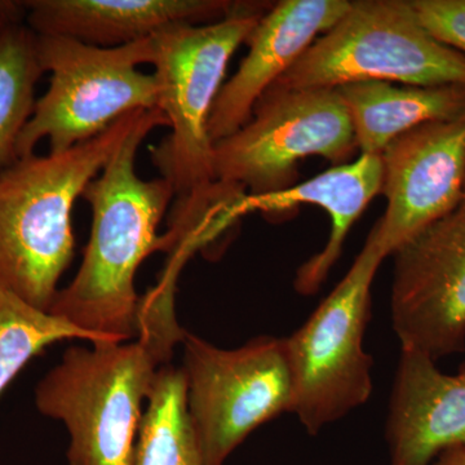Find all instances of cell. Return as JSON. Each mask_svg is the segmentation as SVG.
Listing matches in <instances>:
<instances>
[{"mask_svg":"<svg viewBox=\"0 0 465 465\" xmlns=\"http://www.w3.org/2000/svg\"><path fill=\"white\" fill-rule=\"evenodd\" d=\"M146 110L64 153L29 155L0 171V289L50 312L74 258L72 213Z\"/></svg>","mask_w":465,"mask_h":465,"instance_id":"cell-4","label":"cell"},{"mask_svg":"<svg viewBox=\"0 0 465 465\" xmlns=\"http://www.w3.org/2000/svg\"><path fill=\"white\" fill-rule=\"evenodd\" d=\"M353 125L361 154H381L401 134L465 110V85L356 82L335 88Z\"/></svg>","mask_w":465,"mask_h":465,"instance_id":"cell-16","label":"cell"},{"mask_svg":"<svg viewBox=\"0 0 465 465\" xmlns=\"http://www.w3.org/2000/svg\"><path fill=\"white\" fill-rule=\"evenodd\" d=\"M186 332L177 322L174 298L149 290L142 296L136 338L67 349L43 376L36 409L65 424L69 465H134L143 401Z\"/></svg>","mask_w":465,"mask_h":465,"instance_id":"cell-3","label":"cell"},{"mask_svg":"<svg viewBox=\"0 0 465 465\" xmlns=\"http://www.w3.org/2000/svg\"><path fill=\"white\" fill-rule=\"evenodd\" d=\"M70 339L92 344L110 341L0 289V394L48 345Z\"/></svg>","mask_w":465,"mask_h":465,"instance_id":"cell-19","label":"cell"},{"mask_svg":"<svg viewBox=\"0 0 465 465\" xmlns=\"http://www.w3.org/2000/svg\"><path fill=\"white\" fill-rule=\"evenodd\" d=\"M36 34L25 20L0 30V171L17 161V143L35 106V87L45 75Z\"/></svg>","mask_w":465,"mask_h":465,"instance_id":"cell-18","label":"cell"},{"mask_svg":"<svg viewBox=\"0 0 465 465\" xmlns=\"http://www.w3.org/2000/svg\"><path fill=\"white\" fill-rule=\"evenodd\" d=\"M390 465H430L465 445V362L443 374L423 353L401 351L387 419Z\"/></svg>","mask_w":465,"mask_h":465,"instance_id":"cell-14","label":"cell"},{"mask_svg":"<svg viewBox=\"0 0 465 465\" xmlns=\"http://www.w3.org/2000/svg\"><path fill=\"white\" fill-rule=\"evenodd\" d=\"M250 2L226 0H26V25L36 35L65 36L113 48L148 39L176 25H204Z\"/></svg>","mask_w":465,"mask_h":465,"instance_id":"cell-13","label":"cell"},{"mask_svg":"<svg viewBox=\"0 0 465 465\" xmlns=\"http://www.w3.org/2000/svg\"><path fill=\"white\" fill-rule=\"evenodd\" d=\"M412 9L437 41L465 57V0H410Z\"/></svg>","mask_w":465,"mask_h":465,"instance_id":"cell-20","label":"cell"},{"mask_svg":"<svg viewBox=\"0 0 465 465\" xmlns=\"http://www.w3.org/2000/svg\"><path fill=\"white\" fill-rule=\"evenodd\" d=\"M134 465H204L182 367L168 363L158 371L140 425Z\"/></svg>","mask_w":465,"mask_h":465,"instance_id":"cell-17","label":"cell"},{"mask_svg":"<svg viewBox=\"0 0 465 465\" xmlns=\"http://www.w3.org/2000/svg\"><path fill=\"white\" fill-rule=\"evenodd\" d=\"M25 20V8L23 2L0 0V30L12 21Z\"/></svg>","mask_w":465,"mask_h":465,"instance_id":"cell-21","label":"cell"},{"mask_svg":"<svg viewBox=\"0 0 465 465\" xmlns=\"http://www.w3.org/2000/svg\"><path fill=\"white\" fill-rule=\"evenodd\" d=\"M387 253L374 225L341 282L289 338H284L293 387L292 414L309 434L365 405L374 361L365 349L372 282Z\"/></svg>","mask_w":465,"mask_h":465,"instance_id":"cell-7","label":"cell"},{"mask_svg":"<svg viewBox=\"0 0 465 465\" xmlns=\"http://www.w3.org/2000/svg\"><path fill=\"white\" fill-rule=\"evenodd\" d=\"M357 149L335 88L268 90L246 124L213 143V168L219 183L271 194L295 185L302 159L316 155L341 166Z\"/></svg>","mask_w":465,"mask_h":465,"instance_id":"cell-8","label":"cell"},{"mask_svg":"<svg viewBox=\"0 0 465 465\" xmlns=\"http://www.w3.org/2000/svg\"><path fill=\"white\" fill-rule=\"evenodd\" d=\"M381 159V194L388 203L375 226L382 250L391 256L463 203L465 110L401 134L382 150Z\"/></svg>","mask_w":465,"mask_h":465,"instance_id":"cell-11","label":"cell"},{"mask_svg":"<svg viewBox=\"0 0 465 465\" xmlns=\"http://www.w3.org/2000/svg\"><path fill=\"white\" fill-rule=\"evenodd\" d=\"M381 154H361L356 161L333 166L313 179L296 183L271 194H246L238 202L241 219L251 213H281L300 204L322 208L331 219L329 241L321 252L312 256L296 272L295 289L302 295H314L341 258L351 226L376 195L381 194Z\"/></svg>","mask_w":465,"mask_h":465,"instance_id":"cell-15","label":"cell"},{"mask_svg":"<svg viewBox=\"0 0 465 465\" xmlns=\"http://www.w3.org/2000/svg\"><path fill=\"white\" fill-rule=\"evenodd\" d=\"M39 63L50 73V85L36 99L17 143L18 158L34 154L47 140L51 154L88 142L136 110L158 109L154 74L137 69L152 64V36L143 41L101 48L65 38L36 35Z\"/></svg>","mask_w":465,"mask_h":465,"instance_id":"cell-6","label":"cell"},{"mask_svg":"<svg viewBox=\"0 0 465 465\" xmlns=\"http://www.w3.org/2000/svg\"><path fill=\"white\" fill-rule=\"evenodd\" d=\"M391 324L401 351H465V202L391 252Z\"/></svg>","mask_w":465,"mask_h":465,"instance_id":"cell-10","label":"cell"},{"mask_svg":"<svg viewBox=\"0 0 465 465\" xmlns=\"http://www.w3.org/2000/svg\"><path fill=\"white\" fill-rule=\"evenodd\" d=\"M369 81L465 85V57L421 25L411 2L357 0L268 90H332Z\"/></svg>","mask_w":465,"mask_h":465,"instance_id":"cell-5","label":"cell"},{"mask_svg":"<svg viewBox=\"0 0 465 465\" xmlns=\"http://www.w3.org/2000/svg\"><path fill=\"white\" fill-rule=\"evenodd\" d=\"M430 465H465V445L445 450Z\"/></svg>","mask_w":465,"mask_h":465,"instance_id":"cell-22","label":"cell"},{"mask_svg":"<svg viewBox=\"0 0 465 465\" xmlns=\"http://www.w3.org/2000/svg\"><path fill=\"white\" fill-rule=\"evenodd\" d=\"M349 0H283L260 18L246 45L250 51L217 94L208 134L215 143L250 121L253 106L351 7Z\"/></svg>","mask_w":465,"mask_h":465,"instance_id":"cell-12","label":"cell"},{"mask_svg":"<svg viewBox=\"0 0 465 465\" xmlns=\"http://www.w3.org/2000/svg\"><path fill=\"white\" fill-rule=\"evenodd\" d=\"M182 344L189 418L204 465H224L253 430L292 411L284 338L259 336L222 349L186 332Z\"/></svg>","mask_w":465,"mask_h":465,"instance_id":"cell-9","label":"cell"},{"mask_svg":"<svg viewBox=\"0 0 465 465\" xmlns=\"http://www.w3.org/2000/svg\"><path fill=\"white\" fill-rule=\"evenodd\" d=\"M271 7L251 2L216 23L171 26L152 36L158 109L171 133L150 155L173 189L167 232L174 238L213 228L240 198V188L216 180L208 121L229 61Z\"/></svg>","mask_w":465,"mask_h":465,"instance_id":"cell-1","label":"cell"},{"mask_svg":"<svg viewBox=\"0 0 465 465\" xmlns=\"http://www.w3.org/2000/svg\"><path fill=\"white\" fill-rule=\"evenodd\" d=\"M463 202H465V183H464Z\"/></svg>","mask_w":465,"mask_h":465,"instance_id":"cell-23","label":"cell"},{"mask_svg":"<svg viewBox=\"0 0 465 465\" xmlns=\"http://www.w3.org/2000/svg\"><path fill=\"white\" fill-rule=\"evenodd\" d=\"M158 127H170L166 115L148 110L84 189L82 198L92 211L90 241L74 280L58 290L50 308L51 314L110 341L139 335L142 296L134 277L149 255L166 252L158 229L173 204V186L163 177L140 179L134 167L140 145Z\"/></svg>","mask_w":465,"mask_h":465,"instance_id":"cell-2","label":"cell"}]
</instances>
